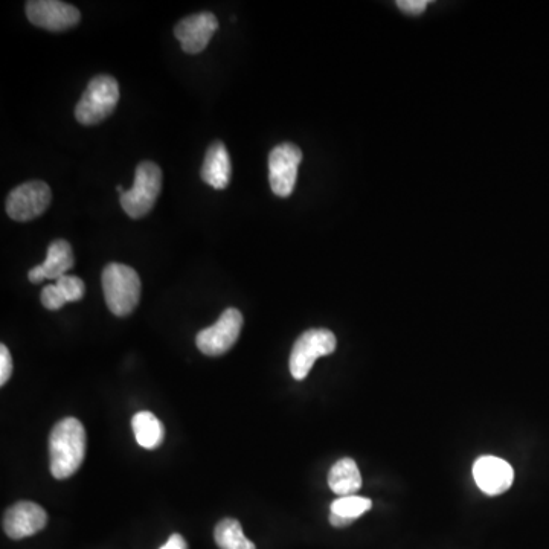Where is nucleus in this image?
I'll list each match as a JSON object with an SVG mask.
<instances>
[{
  "label": "nucleus",
  "instance_id": "nucleus-1",
  "mask_svg": "<svg viewBox=\"0 0 549 549\" xmlns=\"http://www.w3.org/2000/svg\"><path fill=\"white\" fill-rule=\"evenodd\" d=\"M87 437L77 418H63L49 435V467L55 479H68L80 469L86 456Z\"/></svg>",
  "mask_w": 549,
  "mask_h": 549
},
{
  "label": "nucleus",
  "instance_id": "nucleus-2",
  "mask_svg": "<svg viewBox=\"0 0 549 549\" xmlns=\"http://www.w3.org/2000/svg\"><path fill=\"white\" fill-rule=\"evenodd\" d=\"M103 292L107 307L115 316L132 315L141 298V280L135 269L110 263L103 270Z\"/></svg>",
  "mask_w": 549,
  "mask_h": 549
},
{
  "label": "nucleus",
  "instance_id": "nucleus-3",
  "mask_svg": "<svg viewBox=\"0 0 549 549\" xmlns=\"http://www.w3.org/2000/svg\"><path fill=\"white\" fill-rule=\"evenodd\" d=\"M118 101V81L110 75H98L87 84L83 98L75 107V119L83 126H97L112 115Z\"/></svg>",
  "mask_w": 549,
  "mask_h": 549
},
{
  "label": "nucleus",
  "instance_id": "nucleus-4",
  "mask_svg": "<svg viewBox=\"0 0 549 549\" xmlns=\"http://www.w3.org/2000/svg\"><path fill=\"white\" fill-rule=\"evenodd\" d=\"M162 190V171L153 162H142L136 168L132 190L121 196V206L127 216L142 219L155 208Z\"/></svg>",
  "mask_w": 549,
  "mask_h": 549
},
{
  "label": "nucleus",
  "instance_id": "nucleus-5",
  "mask_svg": "<svg viewBox=\"0 0 549 549\" xmlns=\"http://www.w3.org/2000/svg\"><path fill=\"white\" fill-rule=\"evenodd\" d=\"M336 347H338V341H336L333 331L325 330V328H313V330L302 333L293 345L292 354H290L289 365L293 379L304 380L309 376L316 360L334 353Z\"/></svg>",
  "mask_w": 549,
  "mask_h": 549
},
{
  "label": "nucleus",
  "instance_id": "nucleus-6",
  "mask_svg": "<svg viewBox=\"0 0 549 549\" xmlns=\"http://www.w3.org/2000/svg\"><path fill=\"white\" fill-rule=\"evenodd\" d=\"M52 193L42 180L22 183L7 199V214L16 222H29L42 216L51 205Z\"/></svg>",
  "mask_w": 549,
  "mask_h": 549
},
{
  "label": "nucleus",
  "instance_id": "nucleus-7",
  "mask_svg": "<svg viewBox=\"0 0 549 549\" xmlns=\"http://www.w3.org/2000/svg\"><path fill=\"white\" fill-rule=\"evenodd\" d=\"M243 315L237 309L222 313L219 321L197 334V348L206 356L217 357L228 353L240 338Z\"/></svg>",
  "mask_w": 549,
  "mask_h": 549
},
{
  "label": "nucleus",
  "instance_id": "nucleus-8",
  "mask_svg": "<svg viewBox=\"0 0 549 549\" xmlns=\"http://www.w3.org/2000/svg\"><path fill=\"white\" fill-rule=\"evenodd\" d=\"M301 161V148L290 142L277 145L270 151L269 180L273 194H277L278 197H289L293 193Z\"/></svg>",
  "mask_w": 549,
  "mask_h": 549
},
{
  "label": "nucleus",
  "instance_id": "nucleus-9",
  "mask_svg": "<svg viewBox=\"0 0 549 549\" xmlns=\"http://www.w3.org/2000/svg\"><path fill=\"white\" fill-rule=\"evenodd\" d=\"M26 17L33 25L61 33L80 23L81 14L74 5L60 0H31L26 2Z\"/></svg>",
  "mask_w": 549,
  "mask_h": 549
},
{
  "label": "nucleus",
  "instance_id": "nucleus-10",
  "mask_svg": "<svg viewBox=\"0 0 549 549\" xmlns=\"http://www.w3.org/2000/svg\"><path fill=\"white\" fill-rule=\"evenodd\" d=\"M217 29L219 20L214 14L205 11L180 20L174 28V36L182 45L183 52L194 55L205 51Z\"/></svg>",
  "mask_w": 549,
  "mask_h": 549
},
{
  "label": "nucleus",
  "instance_id": "nucleus-11",
  "mask_svg": "<svg viewBox=\"0 0 549 549\" xmlns=\"http://www.w3.org/2000/svg\"><path fill=\"white\" fill-rule=\"evenodd\" d=\"M48 524V514L34 502L22 501L8 508L4 516V530L14 540L25 539L42 531Z\"/></svg>",
  "mask_w": 549,
  "mask_h": 549
},
{
  "label": "nucleus",
  "instance_id": "nucleus-12",
  "mask_svg": "<svg viewBox=\"0 0 549 549\" xmlns=\"http://www.w3.org/2000/svg\"><path fill=\"white\" fill-rule=\"evenodd\" d=\"M473 478L485 495L498 496L513 485L514 470L498 456H481L473 464Z\"/></svg>",
  "mask_w": 549,
  "mask_h": 549
},
{
  "label": "nucleus",
  "instance_id": "nucleus-13",
  "mask_svg": "<svg viewBox=\"0 0 549 549\" xmlns=\"http://www.w3.org/2000/svg\"><path fill=\"white\" fill-rule=\"evenodd\" d=\"M75 258L72 246L66 240H55L49 244L45 263L29 270L31 283L40 284L43 280H60L74 267Z\"/></svg>",
  "mask_w": 549,
  "mask_h": 549
},
{
  "label": "nucleus",
  "instance_id": "nucleus-14",
  "mask_svg": "<svg viewBox=\"0 0 549 549\" xmlns=\"http://www.w3.org/2000/svg\"><path fill=\"white\" fill-rule=\"evenodd\" d=\"M231 173V159L225 144L220 141L212 142L203 162V182L208 183L214 190H225L231 180Z\"/></svg>",
  "mask_w": 549,
  "mask_h": 549
},
{
  "label": "nucleus",
  "instance_id": "nucleus-15",
  "mask_svg": "<svg viewBox=\"0 0 549 549\" xmlns=\"http://www.w3.org/2000/svg\"><path fill=\"white\" fill-rule=\"evenodd\" d=\"M331 492L338 496H353L362 488V475L356 461L342 458L331 467L328 473Z\"/></svg>",
  "mask_w": 549,
  "mask_h": 549
},
{
  "label": "nucleus",
  "instance_id": "nucleus-16",
  "mask_svg": "<svg viewBox=\"0 0 549 549\" xmlns=\"http://www.w3.org/2000/svg\"><path fill=\"white\" fill-rule=\"evenodd\" d=\"M133 432L139 446L147 450L158 449L165 438V427L155 414L138 412L132 420Z\"/></svg>",
  "mask_w": 549,
  "mask_h": 549
},
{
  "label": "nucleus",
  "instance_id": "nucleus-17",
  "mask_svg": "<svg viewBox=\"0 0 549 549\" xmlns=\"http://www.w3.org/2000/svg\"><path fill=\"white\" fill-rule=\"evenodd\" d=\"M214 539L220 549H257L254 542L244 536L240 522L235 519H223L217 524Z\"/></svg>",
  "mask_w": 549,
  "mask_h": 549
},
{
  "label": "nucleus",
  "instance_id": "nucleus-18",
  "mask_svg": "<svg viewBox=\"0 0 549 549\" xmlns=\"http://www.w3.org/2000/svg\"><path fill=\"white\" fill-rule=\"evenodd\" d=\"M373 502L362 496H342L331 504V513L338 516L347 517L351 521H356L357 517L362 516L366 511H370Z\"/></svg>",
  "mask_w": 549,
  "mask_h": 549
},
{
  "label": "nucleus",
  "instance_id": "nucleus-19",
  "mask_svg": "<svg viewBox=\"0 0 549 549\" xmlns=\"http://www.w3.org/2000/svg\"><path fill=\"white\" fill-rule=\"evenodd\" d=\"M55 286L60 290L66 302L81 301L84 293H86V286H84L83 280H80L78 277H72V275L61 277L60 280L55 281Z\"/></svg>",
  "mask_w": 549,
  "mask_h": 549
},
{
  "label": "nucleus",
  "instance_id": "nucleus-20",
  "mask_svg": "<svg viewBox=\"0 0 549 549\" xmlns=\"http://www.w3.org/2000/svg\"><path fill=\"white\" fill-rule=\"evenodd\" d=\"M42 304L45 309L55 312V310H60L66 304V299L63 298L55 284H49V286L43 287Z\"/></svg>",
  "mask_w": 549,
  "mask_h": 549
},
{
  "label": "nucleus",
  "instance_id": "nucleus-21",
  "mask_svg": "<svg viewBox=\"0 0 549 549\" xmlns=\"http://www.w3.org/2000/svg\"><path fill=\"white\" fill-rule=\"evenodd\" d=\"M13 374V357L5 345H0V385L4 386Z\"/></svg>",
  "mask_w": 549,
  "mask_h": 549
},
{
  "label": "nucleus",
  "instance_id": "nucleus-22",
  "mask_svg": "<svg viewBox=\"0 0 549 549\" xmlns=\"http://www.w3.org/2000/svg\"><path fill=\"white\" fill-rule=\"evenodd\" d=\"M429 0H400L397 2V7L403 11V13L411 14V16H418V14L426 11Z\"/></svg>",
  "mask_w": 549,
  "mask_h": 549
},
{
  "label": "nucleus",
  "instance_id": "nucleus-23",
  "mask_svg": "<svg viewBox=\"0 0 549 549\" xmlns=\"http://www.w3.org/2000/svg\"><path fill=\"white\" fill-rule=\"evenodd\" d=\"M161 549H188V545L180 534H173L168 542L161 546Z\"/></svg>",
  "mask_w": 549,
  "mask_h": 549
},
{
  "label": "nucleus",
  "instance_id": "nucleus-24",
  "mask_svg": "<svg viewBox=\"0 0 549 549\" xmlns=\"http://www.w3.org/2000/svg\"><path fill=\"white\" fill-rule=\"evenodd\" d=\"M354 521H351V519H347V517L338 516V514H330V524L333 525V527L336 528H345L348 527V525L353 524Z\"/></svg>",
  "mask_w": 549,
  "mask_h": 549
}]
</instances>
